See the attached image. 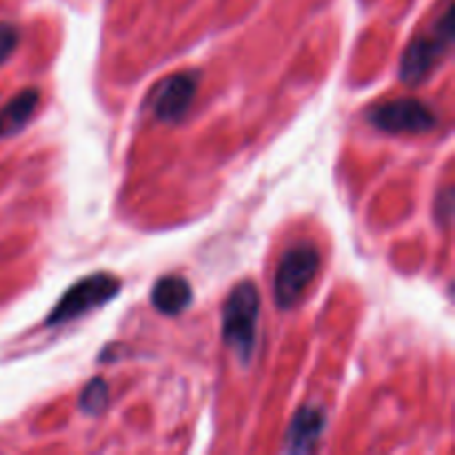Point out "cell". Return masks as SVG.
<instances>
[{"label": "cell", "instance_id": "obj_1", "mask_svg": "<svg viewBox=\"0 0 455 455\" xmlns=\"http://www.w3.org/2000/svg\"><path fill=\"white\" fill-rule=\"evenodd\" d=\"M258 320H260V293L256 284L244 280L231 289L222 307V340L240 363H249L256 351Z\"/></svg>", "mask_w": 455, "mask_h": 455}, {"label": "cell", "instance_id": "obj_2", "mask_svg": "<svg viewBox=\"0 0 455 455\" xmlns=\"http://www.w3.org/2000/svg\"><path fill=\"white\" fill-rule=\"evenodd\" d=\"M453 43V7L447 0V7L429 31H422L409 43L407 52L400 58V78L416 87L435 69L440 60L447 56Z\"/></svg>", "mask_w": 455, "mask_h": 455}, {"label": "cell", "instance_id": "obj_3", "mask_svg": "<svg viewBox=\"0 0 455 455\" xmlns=\"http://www.w3.org/2000/svg\"><path fill=\"white\" fill-rule=\"evenodd\" d=\"M120 289H123V283H120V278H116L114 274L87 275V278L78 280V283L71 284V287L62 293L60 300L56 302V307L49 311L44 324H47V327H58V324L71 323V320L80 318V315L89 314V311L98 309V307L114 300V298L118 296Z\"/></svg>", "mask_w": 455, "mask_h": 455}, {"label": "cell", "instance_id": "obj_4", "mask_svg": "<svg viewBox=\"0 0 455 455\" xmlns=\"http://www.w3.org/2000/svg\"><path fill=\"white\" fill-rule=\"evenodd\" d=\"M320 269V253L314 244L302 243L293 244L283 253L280 265L275 269L274 280V300L283 311L296 307L302 293L311 284Z\"/></svg>", "mask_w": 455, "mask_h": 455}, {"label": "cell", "instance_id": "obj_5", "mask_svg": "<svg viewBox=\"0 0 455 455\" xmlns=\"http://www.w3.org/2000/svg\"><path fill=\"white\" fill-rule=\"evenodd\" d=\"M367 120L385 133H420L431 132L438 124V114L434 107L418 98H395L369 109Z\"/></svg>", "mask_w": 455, "mask_h": 455}, {"label": "cell", "instance_id": "obj_6", "mask_svg": "<svg viewBox=\"0 0 455 455\" xmlns=\"http://www.w3.org/2000/svg\"><path fill=\"white\" fill-rule=\"evenodd\" d=\"M198 71H178L156 84L149 107L160 123H180L198 93Z\"/></svg>", "mask_w": 455, "mask_h": 455}, {"label": "cell", "instance_id": "obj_7", "mask_svg": "<svg viewBox=\"0 0 455 455\" xmlns=\"http://www.w3.org/2000/svg\"><path fill=\"white\" fill-rule=\"evenodd\" d=\"M327 427V416L320 407H300L291 418L287 435H284V449L291 453H309L318 447L320 435Z\"/></svg>", "mask_w": 455, "mask_h": 455}, {"label": "cell", "instance_id": "obj_8", "mask_svg": "<svg viewBox=\"0 0 455 455\" xmlns=\"http://www.w3.org/2000/svg\"><path fill=\"white\" fill-rule=\"evenodd\" d=\"M151 305L164 315H178L191 305V284L180 275H164L151 289Z\"/></svg>", "mask_w": 455, "mask_h": 455}, {"label": "cell", "instance_id": "obj_9", "mask_svg": "<svg viewBox=\"0 0 455 455\" xmlns=\"http://www.w3.org/2000/svg\"><path fill=\"white\" fill-rule=\"evenodd\" d=\"M40 102V92L34 87H27L22 92H18L7 105L0 111V118H3L4 133H16L18 129L25 127L31 120L34 111L38 109Z\"/></svg>", "mask_w": 455, "mask_h": 455}, {"label": "cell", "instance_id": "obj_10", "mask_svg": "<svg viewBox=\"0 0 455 455\" xmlns=\"http://www.w3.org/2000/svg\"><path fill=\"white\" fill-rule=\"evenodd\" d=\"M107 403H109V387H107V382L102 378L89 380V385L80 394V409L87 416H98V413L105 411Z\"/></svg>", "mask_w": 455, "mask_h": 455}, {"label": "cell", "instance_id": "obj_11", "mask_svg": "<svg viewBox=\"0 0 455 455\" xmlns=\"http://www.w3.org/2000/svg\"><path fill=\"white\" fill-rule=\"evenodd\" d=\"M18 40H20L18 27L9 25V22H0V65L7 62V58L16 52Z\"/></svg>", "mask_w": 455, "mask_h": 455}, {"label": "cell", "instance_id": "obj_12", "mask_svg": "<svg viewBox=\"0 0 455 455\" xmlns=\"http://www.w3.org/2000/svg\"><path fill=\"white\" fill-rule=\"evenodd\" d=\"M4 136V124H3V118H0V138Z\"/></svg>", "mask_w": 455, "mask_h": 455}]
</instances>
